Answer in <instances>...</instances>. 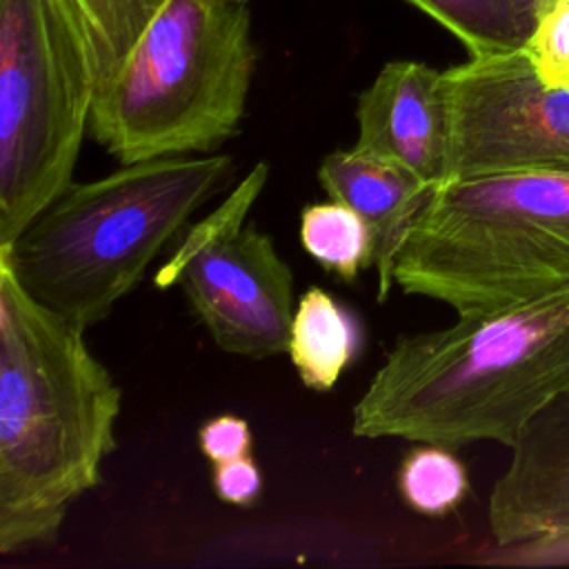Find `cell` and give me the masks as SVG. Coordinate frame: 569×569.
Instances as JSON below:
<instances>
[{
	"instance_id": "obj_1",
	"label": "cell",
	"mask_w": 569,
	"mask_h": 569,
	"mask_svg": "<svg viewBox=\"0 0 569 569\" xmlns=\"http://www.w3.org/2000/svg\"><path fill=\"white\" fill-rule=\"evenodd\" d=\"M569 387V289L400 336L351 411L356 438L511 449Z\"/></svg>"
},
{
	"instance_id": "obj_2",
	"label": "cell",
	"mask_w": 569,
	"mask_h": 569,
	"mask_svg": "<svg viewBox=\"0 0 569 569\" xmlns=\"http://www.w3.org/2000/svg\"><path fill=\"white\" fill-rule=\"evenodd\" d=\"M84 331L31 298L0 262V551L56 540L100 482L122 391Z\"/></svg>"
},
{
	"instance_id": "obj_3",
	"label": "cell",
	"mask_w": 569,
	"mask_h": 569,
	"mask_svg": "<svg viewBox=\"0 0 569 569\" xmlns=\"http://www.w3.org/2000/svg\"><path fill=\"white\" fill-rule=\"evenodd\" d=\"M229 153L162 156L71 180L11 242L0 244L22 289L89 329L144 276L187 220L227 182Z\"/></svg>"
},
{
	"instance_id": "obj_4",
	"label": "cell",
	"mask_w": 569,
	"mask_h": 569,
	"mask_svg": "<svg viewBox=\"0 0 569 569\" xmlns=\"http://www.w3.org/2000/svg\"><path fill=\"white\" fill-rule=\"evenodd\" d=\"M393 284L456 316L567 291L569 171H498L440 184L400 244Z\"/></svg>"
},
{
	"instance_id": "obj_5",
	"label": "cell",
	"mask_w": 569,
	"mask_h": 569,
	"mask_svg": "<svg viewBox=\"0 0 569 569\" xmlns=\"http://www.w3.org/2000/svg\"><path fill=\"white\" fill-rule=\"evenodd\" d=\"M256 64L247 0H160L96 93L89 133L122 164L216 153L242 124Z\"/></svg>"
},
{
	"instance_id": "obj_6",
	"label": "cell",
	"mask_w": 569,
	"mask_h": 569,
	"mask_svg": "<svg viewBox=\"0 0 569 569\" xmlns=\"http://www.w3.org/2000/svg\"><path fill=\"white\" fill-rule=\"evenodd\" d=\"M96 91L67 0H0V244L71 182Z\"/></svg>"
},
{
	"instance_id": "obj_7",
	"label": "cell",
	"mask_w": 569,
	"mask_h": 569,
	"mask_svg": "<svg viewBox=\"0 0 569 569\" xmlns=\"http://www.w3.org/2000/svg\"><path fill=\"white\" fill-rule=\"evenodd\" d=\"M269 180V164L256 162L233 191L182 233L153 276L158 289L178 284L227 353L269 358L287 351L293 320V273L276 242L247 222Z\"/></svg>"
},
{
	"instance_id": "obj_8",
	"label": "cell",
	"mask_w": 569,
	"mask_h": 569,
	"mask_svg": "<svg viewBox=\"0 0 569 569\" xmlns=\"http://www.w3.org/2000/svg\"><path fill=\"white\" fill-rule=\"evenodd\" d=\"M451 178L569 171V89L547 87L525 51L469 58L442 71Z\"/></svg>"
},
{
	"instance_id": "obj_9",
	"label": "cell",
	"mask_w": 569,
	"mask_h": 569,
	"mask_svg": "<svg viewBox=\"0 0 569 569\" xmlns=\"http://www.w3.org/2000/svg\"><path fill=\"white\" fill-rule=\"evenodd\" d=\"M353 149L391 160L431 189L451 178V127L442 71L391 60L356 102Z\"/></svg>"
},
{
	"instance_id": "obj_10",
	"label": "cell",
	"mask_w": 569,
	"mask_h": 569,
	"mask_svg": "<svg viewBox=\"0 0 569 569\" xmlns=\"http://www.w3.org/2000/svg\"><path fill=\"white\" fill-rule=\"evenodd\" d=\"M509 451L487 507L491 547L569 540V387Z\"/></svg>"
},
{
	"instance_id": "obj_11",
	"label": "cell",
	"mask_w": 569,
	"mask_h": 569,
	"mask_svg": "<svg viewBox=\"0 0 569 569\" xmlns=\"http://www.w3.org/2000/svg\"><path fill=\"white\" fill-rule=\"evenodd\" d=\"M318 182L329 198L345 202L367 222L378 302H385L396 287L393 262L400 244L433 189L405 167L353 147L327 153L318 167Z\"/></svg>"
},
{
	"instance_id": "obj_12",
	"label": "cell",
	"mask_w": 569,
	"mask_h": 569,
	"mask_svg": "<svg viewBox=\"0 0 569 569\" xmlns=\"http://www.w3.org/2000/svg\"><path fill=\"white\" fill-rule=\"evenodd\" d=\"M362 345L360 318L329 291L309 287L298 298L287 353L307 389H333L345 369L360 356Z\"/></svg>"
},
{
	"instance_id": "obj_13",
	"label": "cell",
	"mask_w": 569,
	"mask_h": 569,
	"mask_svg": "<svg viewBox=\"0 0 569 569\" xmlns=\"http://www.w3.org/2000/svg\"><path fill=\"white\" fill-rule=\"evenodd\" d=\"M451 31L469 58L522 51L533 13L518 0H407Z\"/></svg>"
},
{
	"instance_id": "obj_14",
	"label": "cell",
	"mask_w": 569,
	"mask_h": 569,
	"mask_svg": "<svg viewBox=\"0 0 569 569\" xmlns=\"http://www.w3.org/2000/svg\"><path fill=\"white\" fill-rule=\"evenodd\" d=\"M298 238L302 249L342 282H358L373 262V242L367 222L345 202L329 198L300 211Z\"/></svg>"
},
{
	"instance_id": "obj_15",
	"label": "cell",
	"mask_w": 569,
	"mask_h": 569,
	"mask_svg": "<svg viewBox=\"0 0 569 569\" xmlns=\"http://www.w3.org/2000/svg\"><path fill=\"white\" fill-rule=\"evenodd\" d=\"M398 491L411 511L445 518L469 496V473L453 449L418 442L398 467Z\"/></svg>"
},
{
	"instance_id": "obj_16",
	"label": "cell",
	"mask_w": 569,
	"mask_h": 569,
	"mask_svg": "<svg viewBox=\"0 0 569 569\" xmlns=\"http://www.w3.org/2000/svg\"><path fill=\"white\" fill-rule=\"evenodd\" d=\"M522 51L547 87L569 89V0L538 2Z\"/></svg>"
},
{
	"instance_id": "obj_17",
	"label": "cell",
	"mask_w": 569,
	"mask_h": 569,
	"mask_svg": "<svg viewBox=\"0 0 569 569\" xmlns=\"http://www.w3.org/2000/svg\"><path fill=\"white\" fill-rule=\"evenodd\" d=\"M67 4L87 36L100 91L131 49L133 40L122 20L118 0H67Z\"/></svg>"
},
{
	"instance_id": "obj_18",
	"label": "cell",
	"mask_w": 569,
	"mask_h": 569,
	"mask_svg": "<svg viewBox=\"0 0 569 569\" xmlns=\"http://www.w3.org/2000/svg\"><path fill=\"white\" fill-rule=\"evenodd\" d=\"M198 445L204 458L211 465H218L233 458L251 456L253 436L244 418L233 413H222L202 422V427L198 429Z\"/></svg>"
},
{
	"instance_id": "obj_19",
	"label": "cell",
	"mask_w": 569,
	"mask_h": 569,
	"mask_svg": "<svg viewBox=\"0 0 569 569\" xmlns=\"http://www.w3.org/2000/svg\"><path fill=\"white\" fill-rule=\"evenodd\" d=\"M211 487L216 496L233 507H251L262 493V471L251 456L213 465Z\"/></svg>"
},
{
	"instance_id": "obj_20",
	"label": "cell",
	"mask_w": 569,
	"mask_h": 569,
	"mask_svg": "<svg viewBox=\"0 0 569 569\" xmlns=\"http://www.w3.org/2000/svg\"><path fill=\"white\" fill-rule=\"evenodd\" d=\"M160 0H118L122 20L127 24V31L131 36V40L138 38L140 29L144 27L147 18L153 13V9L158 7Z\"/></svg>"
},
{
	"instance_id": "obj_21",
	"label": "cell",
	"mask_w": 569,
	"mask_h": 569,
	"mask_svg": "<svg viewBox=\"0 0 569 569\" xmlns=\"http://www.w3.org/2000/svg\"><path fill=\"white\" fill-rule=\"evenodd\" d=\"M518 2H520V4H522V7H525V9H527V11H529V13H533V11H536V7H538V2H540V0H518Z\"/></svg>"
},
{
	"instance_id": "obj_22",
	"label": "cell",
	"mask_w": 569,
	"mask_h": 569,
	"mask_svg": "<svg viewBox=\"0 0 569 569\" xmlns=\"http://www.w3.org/2000/svg\"><path fill=\"white\" fill-rule=\"evenodd\" d=\"M247 2H249V0H247Z\"/></svg>"
}]
</instances>
